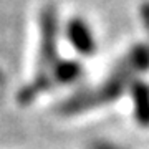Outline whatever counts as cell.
Instances as JSON below:
<instances>
[{
  "label": "cell",
  "instance_id": "obj_1",
  "mask_svg": "<svg viewBox=\"0 0 149 149\" xmlns=\"http://www.w3.org/2000/svg\"><path fill=\"white\" fill-rule=\"evenodd\" d=\"M66 40L83 56L93 55L96 52V47H98L93 27L81 17H74L68 22V25H66Z\"/></svg>",
  "mask_w": 149,
  "mask_h": 149
},
{
  "label": "cell",
  "instance_id": "obj_2",
  "mask_svg": "<svg viewBox=\"0 0 149 149\" xmlns=\"http://www.w3.org/2000/svg\"><path fill=\"white\" fill-rule=\"evenodd\" d=\"M81 74V66L78 63H74V61H65L58 66V76L60 80H63L65 83H70V81L76 80L78 76Z\"/></svg>",
  "mask_w": 149,
  "mask_h": 149
},
{
  "label": "cell",
  "instance_id": "obj_3",
  "mask_svg": "<svg viewBox=\"0 0 149 149\" xmlns=\"http://www.w3.org/2000/svg\"><path fill=\"white\" fill-rule=\"evenodd\" d=\"M138 100L141 101L136 103V113L143 121L149 123V90L148 88H141L138 93Z\"/></svg>",
  "mask_w": 149,
  "mask_h": 149
}]
</instances>
